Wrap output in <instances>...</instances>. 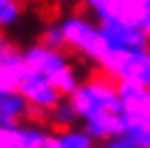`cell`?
<instances>
[{
  "label": "cell",
  "mask_w": 150,
  "mask_h": 148,
  "mask_svg": "<svg viewBox=\"0 0 150 148\" xmlns=\"http://www.w3.org/2000/svg\"><path fill=\"white\" fill-rule=\"evenodd\" d=\"M76 115L89 120L98 113H122V105L115 91V81L105 72L91 76L87 83H79L72 94L68 96Z\"/></svg>",
  "instance_id": "6da1fadb"
},
{
  "label": "cell",
  "mask_w": 150,
  "mask_h": 148,
  "mask_svg": "<svg viewBox=\"0 0 150 148\" xmlns=\"http://www.w3.org/2000/svg\"><path fill=\"white\" fill-rule=\"evenodd\" d=\"M100 72L111 76L113 81H135L150 87V55L148 48H120L109 46L98 61Z\"/></svg>",
  "instance_id": "7a4b0ae2"
},
{
  "label": "cell",
  "mask_w": 150,
  "mask_h": 148,
  "mask_svg": "<svg viewBox=\"0 0 150 148\" xmlns=\"http://www.w3.org/2000/svg\"><path fill=\"white\" fill-rule=\"evenodd\" d=\"M100 22H122L150 33V0H81Z\"/></svg>",
  "instance_id": "3957f363"
},
{
  "label": "cell",
  "mask_w": 150,
  "mask_h": 148,
  "mask_svg": "<svg viewBox=\"0 0 150 148\" xmlns=\"http://www.w3.org/2000/svg\"><path fill=\"white\" fill-rule=\"evenodd\" d=\"M61 26V35H63V46L65 48H72L76 52L85 55L87 59L91 61H100L102 55L107 50V42L102 37L100 28L94 26L91 22H87L81 15H72V18H65Z\"/></svg>",
  "instance_id": "277c9868"
},
{
  "label": "cell",
  "mask_w": 150,
  "mask_h": 148,
  "mask_svg": "<svg viewBox=\"0 0 150 148\" xmlns=\"http://www.w3.org/2000/svg\"><path fill=\"white\" fill-rule=\"evenodd\" d=\"M15 89H18L20 96L28 103V107H33L37 113L52 109V107L63 98L44 74H37V72H33V70H26V72L20 76Z\"/></svg>",
  "instance_id": "5b68a950"
},
{
  "label": "cell",
  "mask_w": 150,
  "mask_h": 148,
  "mask_svg": "<svg viewBox=\"0 0 150 148\" xmlns=\"http://www.w3.org/2000/svg\"><path fill=\"white\" fill-rule=\"evenodd\" d=\"M22 59H24V63H26V70L44 74L46 79H52L65 65H70L68 59H65V55H63V50L48 48V46H44V44H35V46H30L28 50H24Z\"/></svg>",
  "instance_id": "8992f818"
},
{
  "label": "cell",
  "mask_w": 150,
  "mask_h": 148,
  "mask_svg": "<svg viewBox=\"0 0 150 148\" xmlns=\"http://www.w3.org/2000/svg\"><path fill=\"white\" fill-rule=\"evenodd\" d=\"M100 33L109 46L120 48H148V33L122 22H100Z\"/></svg>",
  "instance_id": "52a82bcc"
},
{
  "label": "cell",
  "mask_w": 150,
  "mask_h": 148,
  "mask_svg": "<svg viewBox=\"0 0 150 148\" xmlns=\"http://www.w3.org/2000/svg\"><path fill=\"white\" fill-rule=\"evenodd\" d=\"M46 137L41 129L30 126H0V148H46Z\"/></svg>",
  "instance_id": "ba28073f"
},
{
  "label": "cell",
  "mask_w": 150,
  "mask_h": 148,
  "mask_svg": "<svg viewBox=\"0 0 150 148\" xmlns=\"http://www.w3.org/2000/svg\"><path fill=\"white\" fill-rule=\"evenodd\" d=\"M35 113L18 89H0V126H15Z\"/></svg>",
  "instance_id": "9c48e42d"
},
{
  "label": "cell",
  "mask_w": 150,
  "mask_h": 148,
  "mask_svg": "<svg viewBox=\"0 0 150 148\" xmlns=\"http://www.w3.org/2000/svg\"><path fill=\"white\" fill-rule=\"evenodd\" d=\"M85 133L91 137V140H109V137L122 135L124 131V122H122V113H98L94 118L85 120Z\"/></svg>",
  "instance_id": "30bf717a"
},
{
  "label": "cell",
  "mask_w": 150,
  "mask_h": 148,
  "mask_svg": "<svg viewBox=\"0 0 150 148\" xmlns=\"http://www.w3.org/2000/svg\"><path fill=\"white\" fill-rule=\"evenodd\" d=\"M46 148H96L94 140L85 133V131H74L61 129L59 133H52L46 137Z\"/></svg>",
  "instance_id": "8fae6325"
},
{
  "label": "cell",
  "mask_w": 150,
  "mask_h": 148,
  "mask_svg": "<svg viewBox=\"0 0 150 148\" xmlns=\"http://www.w3.org/2000/svg\"><path fill=\"white\" fill-rule=\"evenodd\" d=\"M48 118H50V122H52L57 129H70V126L79 120V115H76V111H74V107H72L70 98L65 96V100L61 98L52 109H48Z\"/></svg>",
  "instance_id": "7c38bea8"
},
{
  "label": "cell",
  "mask_w": 150,
  "mask_h": 148,
  "mask_svg": "<svg viewBox=\"0 0 150 148\" xmlns=\"http://www.w3.org/2000/svg\"><path fill=\"white\" fill-rule=\"evenodd\" d=\"M50 83L54 85V89L59 91L61 96H70L72 91H74L76 87H79V79H76V74H74V70L70 68V65H65L63 70H61V72H57L52 79H48Z\"/></svg>",
  "instance_id": "4fadbf2b"
},
{
  "label": "cell",
  "mask_w": 150,
  "mask_h": 148,
  "mask_svg": "<svg viewBox=\"0 0 150 148\" xmlns=\"http://www.w3.org/2000/svg\"><path fill=\"white\" fill-rule=\"evenodd\" d=\"M22 13V2L20 0H7L0 4V28L2 26H11L15 20Z\"/></svg>",
  "instance_id": "5bb4252c"
},
{
  "label": "cell",
  "mask_w": 150,
  "mask_h": 148,
  "mask_svg": "<svg viewBox=\"0 0 150 148\" xmlns=\"http://www.w3.org/2000/svg\"><path fill=\"white\" fill-rule=\"evenodd\" d=\"M44 46H48V48H54V50H63V35H61V26H57V24H50V26L44 28V33H41V42Z\"/></svg>",
  "instance_id": "9a60e30c"
},
{
  "label": "cell",
  "mask_w": 150,
  "mask_h": 148,
  "mask_svg": "<svg viewBox=\"0 0 150 148\" xmlns=\"http://www.w3.org/2000/svg\"><path fill=\"white\" fill-rule=\"evenodd\" d=\"M98 148H137L133 142H128L124 135H115V137H109V140H102V144Z\"/></svg>",
  "instance_id": "2e32d148"
},
{
  "label": "cell",
  "mask_w": 150,
  "mask_h": 148,
  "mask_svg": "<svg viewBox=\"0 0 150 148\" xmlns=\"http://www.w3.org/2000/svg\"><path fill=\"white\" fill-rule=\"evenodd\" d=\"M2 42H4V39H2V35H0V44H2Z\"/></svg>",
  "instance_id": "e0dca14e"
}]
</instances>
